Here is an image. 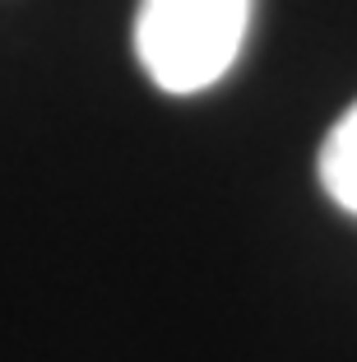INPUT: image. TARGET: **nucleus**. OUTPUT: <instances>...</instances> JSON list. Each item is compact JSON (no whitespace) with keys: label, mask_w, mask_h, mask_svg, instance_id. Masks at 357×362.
<instances>
[{"label":"nucleus","mask_w":357,"mask_h":362,"mask_svg":"<svg viewBox=\"0 0 357 362\" xmlns=\"http://www.w3.org/2000/svg\"><path fill=\"white\" fill-rule=\"evenodd\" d=\"M255 0H139L135 52L163 93L213 88L242 56Z\"/></svg>","instance_id":"f257e3e1"},{"label":"nucleus","mask_w":357,"mask_h":362,"mask_svg":"<svg viewBox=\"0 0 357 362\" xmlns=\"http://www.w3.org/2000/svg\"><path fill=\"white\" fill-rule=\"evenodd\" d=\"M320 186L339 209L357 218V103L329 126L320 144Z\"/></svg>","instance_id":"f03ea898"}]
</instances>
